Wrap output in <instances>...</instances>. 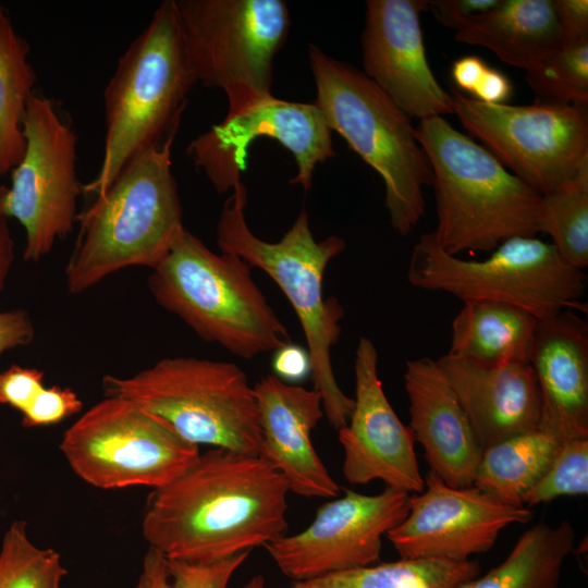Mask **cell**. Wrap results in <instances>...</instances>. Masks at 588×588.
<instances>
[{
	"label": "cell",
	"mask_w": 588,
	"mask_h": 588,
	"mask_svg": "<svg viewBox=\"0 0 588 588\" xmlns=\"http://www.w3.org/2000/svg\"><path fill=\"white\" fill-rule=\"evenodd\" d=\"M575 538L567 519L556 526L540 522L518 538L502 563L457 588H556Z\"/></svg>",
	"instance_id": "25"
},
{
	"label": "cell",
	"mask_w": 588,
	"mask_h": 588,
	"mask_svg": "<svg viewBox=\"0 0 588 588\" xmlns=\"http://www.w3.org/2000/svg\"><path fill=\"white\" fill-rule=\"evenodd\" d=\"M461 124L511 173L543 195L588 162V105H490L453 90Z\"/></svg>",
	"instance_id": "12"
},
{
	"label": "cell",
	"mask_w": 588,
	"mask_h": 588,
	"mask_svg": "<svg viewBox=\"0 0 588 588\" xmlns=\"http://www.w3.org/2000/svg\"><path fill=\"white\" fill-rule=\"evenodd\" d=\"M588 493V439L561 443L549 468L524 495L526 507Z\"/></svg>",
	"instance_id": "32"
},
{
	"label": "cell",
	"mask_w": 588,
	"mask_h": 588,
	"mask_svg": "<svg viewBox=\"0 0 588 588\" xmlns=\"http://www.w3.org/2000/svg\"><path fill=\"white\" fill-rule=\"evenodd\" d=\"M354 408L340 428L344 451L343 476L352 485L381 480L406 493L424 490L425 479L416 458L414 434L391 406L378 376V352L360 338L355 354Z\"/></svg>",
	"instance_id": "17"
},
{
	"label": "cell",
	"mask_w": 588,
	"mask_h": 588,
	"mask_svg": "<svg viewBox=\"0 0 588 588\" xmlns=\"http://www.w3.org/2000/svg\"><path fill=\"white\" fill-rule=\"evenodd\" d=\"M408 497L390 487L378 494L345 490L321 505L304 530L264 548L293 581L371 565L380 559L383 536L407 515Z\"/></svg>",
	"instance_id": "15"
},
{
	"label": "cell",
	"mask_w": 588,
	"mask_h": 588,
	"mask_svg": "<svg viewBox=\"0 0 588 588\" xmlns=\"http://www.w3.org/2000/svg\"><path fill=\"white\" fill-rule=\"evenodd\" d=\"M482 260L448 254L432 232L413 247L407 280L414 287L443 292L462 302L491 301L519 307L538 319L565 309L585 311L584 270L566 264L551 243L535 236L503 241Z\"/></svg>",
	"instance_id": "9"
},
{
	"label": "cell",
	"mask_w": 588,
	"mask_h": 588,
	"mask_svg": "<svg viewBox=\"0 0 588 588\" xmlns=\"http://www.w3.org/2000/svg\"><path fill=\"white\" fill-rule=\"evenodd\" d=\"M513 86L509 77L497 69L488 66L481 81L475 88V99L490 105H502L511 97Z\"/></svg>",
	"instance_id": "40"
},
{
	"label": "cell",
	"mask_w": 588,
	"mask_h": 588,
	"mask_svg": "<svg viewBox=\"0 0 588 588\" xmlns=\"http://www.w3.org/2000/svg\"><path fill=\"white\" fill-rule=\"evenodd\" d=\"M479 573L475 560L401 559L293 581L291 588H457Z\"/></svg>",
	"instance_id": "28"
},
{
	"label": "cell",
	"mask_w": 588,
	"mask_h": 588,
	"mask_svg": "<svg viewBox=\"0 0 588 588\" xmlns=\"http://www.w3.org/2000/svg\"><path fill=\"white\" fill-rule=\"evenodd\" d=\"M82 408L83 403L72 389L44 387L22 413V425L27 428L56 425L79 413Z\"/></svg>",
	"instance_id": "34"
},
{
	"label": "cell",
	"mask_w": 588,
	"mask_h": 588,
	"mask_svg": "<svg viewBox=\"0 0 588 588\" xmlns=\"http://www.w3.org/2000/svg\"><path fill=\"white\" fill-rule=\"evenodd\" d=\"M487 69L488 65L479 57L466 56L453 63L451 73L461 89L473 94Z\"/></svg>",
	"instance_id": "42"
},
{
	"label": "cell",
	"mask_w": 588,
	"mask_h": 588,
	"mask_svg": "<svg viewBox=\"0 0 588 588\" xmlns=\"http://www.w3.org/2000/svg\"><path fill=\"white\" fill-rule=\"evenodd\" d=\"M246 204L247 191L241 182L223 204L216 229L218 246L221 253L234 254L266 272L292 305L306 339L314 389L321 394L328 421L339 430L354 408V399L338 384L331 362L344 308L336 298L323 297L322 281L328 264L346 242L336 235L317 241L304 209L280 241L266 242L248 228Z\"/></svg>",
	"instance_id": "4"
},
{
	"label": "cell",
	"mask_w": 588,
	"mask_h": 588,
	"mask_svg": "<svg viewBox=\"0 0 588 588\" xmlns=\"http://www.w3.org/2000/svg\"><path fill=\"white\" fill-rule=\"evenodd\" d=\"M241 588H265L264 577L261 575H256Z\"/></svg>",
	"instance_id": "44"
},
{
	"label": "cell",
	"mask_w": 588,
	"mask_h": 588,
	"mask_svg": "<svg viewBox=\"0 0 588 588\" xmlns=\"http://www.w3.org/2000/svg\"><path fill=\"white\" fill-rule=\"evenodd\" d=\"M289 485L260 456L212 448L147 500L142 531L168 560L210 564L287 529Z\"/></svg>",
	"instance_id": "1"
},
{
	"label": "cell",
	"mask_w": 588,
	"mask_h": 588,
	"mask_svg": "<svg viewBox=\"0 0 588 588\" xmlns=\"http://www.w3.org/2000/svg\"><path fill=\"white\" fill-rule=\"evenodd\" d=\"M24 155L0 185V216L24 228V259L39 261L77 222L82 184L77 177V136L51 99L34 94L23 118Z\"/></svg>",
	"instance_id": "13"
},
{
	"label": "cell",
	"mask_w": 588,
	"mask_h": 588,
	"mask_svg": "<svg viewBox=\"0 0 588 588\" xmlns=\"http://www.w3.org/2000/svg\"><path fill=\"white\" fill-rule=\"evenodd\" d=\"M179 128L135 156L83 212L65 266L71 294L128 267L154 268L184 229L171 149Z\"/></svg>",
	"instance_id": "2"
},
{
	"label": "cell",
	"mask_w": 588,
	"mask_h": 588,
	"mask_svg": "<svg viewBox=\"0 0 588 588\" xmlns=\"http://www.w3.org/2000/svg\"><path fill=\"white\" fill-rule=\"evenodd\" d=\"M261 428L259 456L285 478L290 491L306 498H334L340 486L317 454L311 431L323 416L322 397L268 375L253 387Z\"/></svg>",
	"instance_id": "19"
},
{
	"label": "cell",
	"mask_w": 588,
	"mask_h": 588,
	"mask_svg": "<svg viewBox=\"0 0 588 588\" xmlns=\"http://www.w3.org/2000/svg\"><path fill=\"white\" fill-rule=\"evenodd\" d=\"M249 553L245 551L210 564L168 560L171 588H226L230 578Z\"/></svg>",
	"instance_id": "33"
},
{
	"label": "cell",
	"mask_w": 588,
	"mask_h": 588,
	"mask_svg": "<svg viewBox=\"0 0 588 588\" xmlns=\"http://www.w3.org/2000/svg\"><path fill=\"white\" fill-rule=\"evenodd\" d=\"M134 588H171L168 559L149 547L144 556L143 568Z\"/></svg>",
	"instance_id": "41"
},
{
	"label": "cell",
	"mask_w": 588,
	"mask_h": 588,
	"mask_svg": "<svg viewBox=\"0 0 588 588\" xmlns=\"http://www.w3.org/2000/svg\"><path fill=\"white\" fill-rule=\"evenodd\" d=\"M455 39L485 47L503 62L526 71L537 68L562 45L551 0H501L457 30Z\"/></svg>",
	"instance_id": "23"
},
{
	"label": "cell",
	"mask_w": 588,
	"mask_h": 588,
	"mask_svg": "<svg viewBox=\"0 0 588 588\" xmlns=\"http://www.w3.org/2000/svg\"><path fill=\"white\" fill-rule=\"evenodd\" d=\"M562 44L588 38V1L551 0Z\"/></svg>",
	"instance_id": "37"
},
{
	"label": "cell",
	"mask_w": 588,
	"mask_h": 588,
	"mask_svg": "<svg viewBox=\"0 0 588 588\" xmlns=\"http://www.w3.org/2000/svg\"><path fill=\"white\" fill-rule=\"evenodd\" d=\"M331 130L313 102L287 101L271 94L228 112L187 146V155L218 193L242 182L250 144L258 137L277 139L294 157L297 174L290 180L304 191L313 186L317 164L335 156Z\"/></svg>",
	"instance_id": "14"
},
{
	"label": "cell",
	"mask_w": 588,
	"mask_h": 588,
	"mask_svg": "<svg viewBox=\"0 0 588 588\" xmlns=\"http://www.w3.org/2000/svg\"><path fill=\"white\" fill-rule=\"evenodd\" d=\"M184 50L174 0H164L118 61L103 91L105 145L98 174L82 192L102 193L142 151L180 127L196 84Z\"/></svg>",
	"instance_id": "7"
},
{
	"label": "cell",
	"mask_w": 588,
	"mask_h": 588,
	"mask_svg": "<svg viewBox=\"0 0 588 588\" xmlns=\"http://www.w3.org/2000/svg\"><path fill=\"white\" fill-rule=\"evenodd\" d=\"M415 132L432 171V234L444 252L490 253L510 237L538 232L541 195L486 147L443 117L420 120Z\"/></svg>",
	"instance_id": "3"
},
{
	"label": "cell",
	"mask_w": 588,
	"mask_h": 588,
	"mask_svg": "<svg viewBox=\"0 0 588 588\" xmlns=\"http://www.w3.org/2000/svg\"><path fill=\"white\" fill-rule=\"evenodd\" d=\"M532 518L526 506L500 502L475 486L451 487L429 471L408 497L405 518L387 534L401 559L466 561L489 551L510 525Z\"/></svg>",
	"instance_id": "16"
},
{
	"label": "cell",
	"mask_w": 588,
	"mask_h": 588,
	"mask_svg": "<svg viewBox=\"0 0 588 588\" xmlns=\"http://www.w3.org/2000/svg\"><path fill=\"white\" fill-rule=\"evenodd\" d=\"M60 450L72 470L99 489H158L185 473L199 446L130 400L105 396L69 427Z\"/></svg>",
	"instance_id": "11"
},
{
	"label": "cell",
	"mask_w": 588,
	"mask_h": 588,
	"mask_svg": "<svg viewBox=\"0 0 588 588\" xmlns=\"http://www.w3.org/2000/svg\"><path fill=\"white\" fill-rule=\"evenodd\" d=\"M252 269L234 254L213 253L184 228L151 269L148 287L161 307L200 339L252 359L291 343Z\"/></svg>",
	"instance_id": "5"
},
{
	"label": "cell",
	"mask_w": 588,
	"mask_h": 588,
	"mask_svg": "<svg viewBox=\"0 0 588 588\" xmlns=\"http://www.w3.org/2000/svg\"><path fill=\"white\" fill-rule=\"evenodd\" d=\"M428 0H367L364 73L408 117L452 114V97L427 61L420 14Z\"/></svg>",
	"instance_id": "18"
},
{
	"label": "cell",
	"mask_w": 588,
	"mask_h": 588,
	"mask_svg": "<svg viewBox=\"0 0 588 588\" xmlns=\"http://www.w3.org/2000/svg\"><path fill=\"white\" fill-rule=\"evenodd\" d=\"M29 51L0 5V175L17 166L26 147L22 124L36 84Z\"/></svg>",
	"instance_id": "27"
},
{
	"label": "cell",
	"mask_w": 588,
	"mask_h": 588,
	"mask_svg": "<svg viewBox=\"0 0 588 588\" xmlns=\"http://www.w3.org/2000/svg\"><path fill=\"white\" fill-rule=\"evenodd\" d=\"M66 573L57 551L30 541L25 520L10 525L0 549V588H60Z\"/></svg>",
	"instance_id": "30"
},
{
	"label": "cell",
	"mask_w": 588,
	"mask_h": 588,
	"mask_svg": "<svg viewBox=\"0 0 588 588\" xmlns=\"http://www.w3.org/2000/svg\"><path fill=\"white\" fill-rule=\"evenodd\" d=\"M501 0H428L437 20L456 32L495 8Z\"/></svg>",
	"instance_id": "36"
},
{
	"label": "cell",
	"mask_w": 588,
	"mask_h": 588,
	"mask_svg": "<svg viewBox=\"0 0 588 588\" xmlns=\"http://www.w3.org/2000/svg\"><path fill=\"white\" fill-rule=\"evenodd\" d=\"M14 258V241L8 219L0 216V292L4 289Z\"/></svg>",
	"instance_id": "43"
},
{
	"label": "cell",
	"mask_w": 588,
	"mask_h": 588,
	"mask_svg": "<svg viewBox=\"0 0 588 588\" xmlns=\"http://www.w3.org/2000/svg\"><path fill=\"white\" fill-rule=\"evenodd\" d=\"M538 320L505 303L463 302L452 321L449 353L486 367L529 363Z\"/></svg>",
	"instance_id": "24"
},
{
	"label": "cell",
	"mask_w": 588,
	"mask_h": 588,
	"mask_svg": "<svg viewBox=\"0 0 588 588\" xmlns=\"http://www.w3.org/2000/svg\"><path fill=\"white\" fill-rule=\"evenodd\" d=\"M272 369L274 376L286 383L302 381L310 375L308 352L299 345L287 343L274 351Z\"/></svg>",
	"instance_id": "38"
},
{
	"label": "cell",
	"mask_w": 588,
	"mask_h": 588,
	"mask_svg": "<svg viewBox=\"0 0 588 588\" xmlns=\"http://www.w3.org/2000/svg\"><path fill=\"white\" fill-rule=\"evenodd\" d=\"M105 396L132 401L194 445L259 456L261 428L254 389L230 362L162 358L130 377L107 375Z\"/></svg>",
	"instance_id": "8"
},
{
	"label": "cell",
	"mask_w": 588,
	"mask_h": 588,
	"mask_svg": "<svg viewBox=\"0 0 588 588\" xmlns=\"http://www.w3.org/2000/svg\"><path fill=\"white\" fill-rule=\"evenodd\" d=\"M526 81L540 100L588 105V38L562 44Z\"/></svg>",
	"instance_id": "31"
},
{
	"label": "cell",
	"mask_w": 588,
	"mask_h": 588,
	"mask_svg": "<svg viewBox=\"0 0 588 588\" xmlns=\"http://www.w3.org/2000/svg\"><path fill=\"white\" fill-rule=\"evenodd\" d=\"M44 388V372L17 365L0 372V403L23 413Z\"/></svg>",
	"instance_id": "35"
},
{
	"label": "cell",
	"mask_w": 588,
	"mask_h": 588,
	"mask_svg": "<svg viewBox=\"0 0 588 588\" xmlns=\"http://www.w3.org/2000/svg\"><path fill=\"white\" fill-rule=\"evenodd\" d=\"M404 387L411 428L430 471L451 487L473 486L482 449L437 360H407Z\"/></svg>",
	"instance_id": "21"
},
{
	"label": "cell",
	"mask_w": 588,
	"mask_h": 588,
	"mask_svg": "<svg viewBox=\"0 0 588 588\" xmlns=\"http://www.w3.org/2000/svg\"><path fill=\"white\" fill-rule=\"evenodd\" d=\"M560 445L539 428L500 441L482 451L473 486L504 504L524 506V495L544 475Z\"/></svg>",
	"instance_id": "26"
},
{
	"label": "cell",
	"mask_w": 588,
	"mask_h": 588,
	"mask_svg": "<svg viewBox=\"0 0 588 588\" xmlns=\"http://www.w3.org/2000/svg\"><path fill=\"white\" fill-rule=\"evenodd\" d=\"M35 328L28 313L22 309L0 311V355L11 348L28 345Z\"/></svg>",
	"instance_id": "39"
},
{
	"label": "cell",
	"mask_w": 588,
	"mask_h": 588,
	"mask_svg": "<svg viewBox=\"0 0 588 588\" xmlns=\"http://www.w3.org/2000/svg\"><path fill=\"white\" fill-rule=\"evenodd\" d=\"M174 8L196 82L222 89L228 112L271 94L291 24L285 1L174 0Z\"/></svg>",
	"instance_id": "10"
},
{
	"label": "cell",
	"mask_w": 588,
	"mask_h": 588,
	"mask_svg": "<svg viewBox=\"0 0 588 588\" xmlns=\"http://www.w3.org/2000/svg\"><path fill=\"white\" fill-rule=\"evenodd\" d=\"M540 395L538 428L561 443L588 439V322L574 309L538 320L529 356Z\"/></svg>",
	"instance_id": "20"
},
{
	"label": "cell",
	"mask_w": 588,
	"mask_h": 588,
	"mask_svg": "<svg viewBox=\"0 0 588 588\" xmlns=\"http://www.w3.org/2000/svg\"><path fill=\"white\" fill-rule=\"evenodd\" d=\"M308 60L320 109L331 131L383 180L390 224L407 235L425 215L424 187L431 186L429 159L408 118L363 71L314 44Z\"/></svg>",
	"instance_id": "6"
},
{
	"label": "cell",
	"mask_w": 588,
	"mask_h": 588,
	"mask_svg": "<svg viewBox=\"0 0 588 588\" xmlns=\"http://www.w3.org/2000/svg\"><path fill=\"white\" fill-rule=\"evenodd\" d=\"M538 232L569 266H588V162L554 189L541 195Z\"/></svg>",
	"instance_id": "29"
},
{
	"label": "cell",
	"mask_w": 588,
	"mask_h": 588,
	"mask_svg": "<svg viewBox=\"0 0 588 588\" xmlns=\"http://www.w3.org/2000/svg\"><path fill=\"white\" fill-rule=\"evenodd\" d=\"M482 451L538 428L540 395L529 363L486 367L450 353L437 359Z\"/></svg>",
	"instance_id": "22"
}]
</instances>
